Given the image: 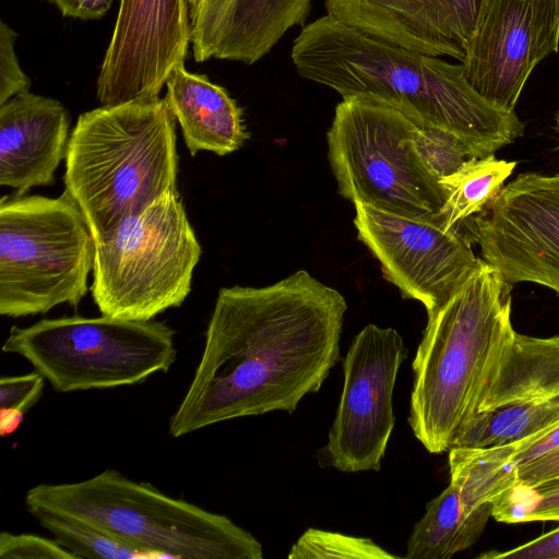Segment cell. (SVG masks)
Returning a JSON list of instances; mask_svg holds the SVG:
<instances>
[{"label":"cell","mask_w":559,"mask_h":559,"mask_svg":"<svg viewBox=\"0 0 559 559\" xmlns=\"http://www.w3.org/2000/svg\"><path fill=\"white\" fill-rule=\"evenodd\" d=\"M358 239L379 261L384 278L427 314L443 305L478 266L463 224L441 217H412L355 203Z\"/></svg>","instance_id":"10"},{"label":"cell","mask_w":559,"mask_h":559,"mask_svg":"<svg viewBox=\"0 0 559 559\" xmlns=\"http://www.w3.org/2000/svg\"><path fill=\"white\" fill-rule=\"evenodd\" d=\"M69 127L67 108L50 97L26 92L0 105V185L17 194L52 185Z\"/></svg>","instance_id":"16"},{"label":"cell","mask_w":559,"mask_h":559,"mask_svg":"<svg viewBox=\"0 0 559 559\" xmlns=\"http://www.w3.org/2000/svg\"><path fill=\"white\" fill-rule=\"evenodd\" d=\"M2 352L25 358L61 393L141 383L176 361L165 322L108 316L44 319L13 326Z\"/></svg>","instance_id":"9"},{"label":"cell","mask_w":559,"mask_h":559,"mask_svg":"<svg viewBox=\"0 0 559 559\" xmlns=\"http://www.w3.org/2000/svg\"><path fill=\"white\" fill-rule=\"evenodd\" d=\"M201 253L179 192L166 194L95 241L94 302L103 316L153 320L186 300Z\"/></svg>","instance_id":"8"},{"label":"cell","mask_w":559,"mask_h":559,"mask_svg":"<svg viewBox=\"0 0 559 559\" xmlns=\"http://www.w3.org/2000/svg\"><path fill=\"white\" fill-rule=\"evenodd\" d=\"M95 240L70 195H4L0 202V314L20 318L87 293Z\"/></svg>","instance_id":"7"},{"label":"cell","mask_w":559,"mask_h":559,"mask_svg":"<svg viewBox=\"0 0 559 559\" xmlns=\"http://www.w3.org/2000/svg\"><path fill=\"white\" fill-rule=\"evenodd\" d=\"M0 557L2 559H79L55 538L8 532H2L0 535Z\"/></svg>","instance_id":"28"},{"label":"cell","mask_w":559,"mask_h":559,"mask_svg":"<svg viewBox=\"0 0 559 559\" xmlns=\"http://www.w3.org/2000/svg\"><path fill=\"white\" fill-rule=\"evenodd\" d=\"M199 3H200V0H189L190 15H192L194 13V11L197 10Z\"/></svg>","instance_id":"36"},{"label":"cell","mask_w":559,"mask_h":559,"mask_svg":"<svg viewBox=\"0 0 559 559\" xmlns=\"http://www.w3.org/2000/svg\"><path fill=\"white\" fill-rule=\"evenodd\" d=\"M514 442L485 447H452L449 450L450 484L466 514L492 503L518 483Z\"/></svg>","instance_id":"21"},{"label":"cell","mask_w":559,"mask_h":559,"mask_svg":"<svg viewBox=\"0 0 559 559\" xmlns=\"http://www.w3.org/2000/svg\"><path fill=\"white\" fill-rule=\"evenodd\" d=\"M559 480V449L518 467V483L527 488Z\"/></svg>","instance_id":"33"},{"label":"cell","mask_w":559,"mask_h":559,"mask_svg":"<svg viewBox=\"0 0 559 559\" xmlns=\"http://www.w3.org/2000/svg\"><path fill=\"white\" fill-rule=\"evenodd\" d=\"M485 0H325L326 15L364 34L462 61Z\"/></svg>","instance_id":"15"},{"label":"cell","mask_w":559,"mask_h":559,"mask_svg":"<svg viewBox=\"0 0 559 559\" xmlns=\"http://www.w3.org/2000/svg\"><path fill=\"white\" fill-rule=\"evenodd\" d=\"M288 558L396 559V556L369 538L309 528L292 546Z\"/></svg>","instance_id":"26"},{"label":"cell","mask_w":559,"mask_h":559,"mask_svg":"<svg viewBox=\"0 0 559 559\" xmlns=\"http://www.w3.org/2000/svg\"><path fill=\"white\" fill-rule=\"evenodd\" d=\"M326 139L343 198L418 218L439 214L445 199L439 180L474 157L455 135L370 94L336 105Z\"/></svg>","instance_id":"4"},{"label":"cell","mask_w":559,"mask_h":559,"mask_svg":"<svg viewBox=\"0 0 559 559\" xmlns=\"http://www.w3.org/2000/svg\"><path fill=\"white\" fill-rule=\"evenodd\" d=\"M17 33L0 22V105L12 97L29 92L31 80L20 67L14 44Z\"/></svg>","instance_id":"29"},{"label":"cell","mask_w":559,"mask_h":559,"mask_svg":"<svg viewBox=\"0 0 559 559\" xmlns=\"http://www.w3.org/2000/svg\"><path fill=\"white\" fill-rule=\"evenodd\" d=\"M164 97L181 128L192 156L209 151L219 156L239 150L249 138L242 109L221 85L181 66L166 82Z\"/></svg>","instance_id":"17"},{"label":"cell","mask_w":559,"mask_h":559,"mask_svg":"<svg viewBox=\"0 0 559 559\" xmlns=\"http://www.w3.org/2000/svg\"><path fill=\"white\" fill-rule=\"evenodd\" d=\"M518 467L559 449V421L533 436L515 441Z\"/></svg>","instance_id":"32"},{"label":"cell","mask_w":559,"mask_h":559,"mask_svg":"<svg viewBox=\"0 0 559 559\" xmlns=\"http://www.w3.org/2000/svg\"><path fill=\"white\" fill-rule=\"evenodd\" d=\"M559 49V0H485L461 61L472 86L515 111L527 79Z\"/></svg>","instance_id":"13"},{"label":"cell","mask_w":559,"mask_h":559,"mask_svg":"<svg viewBox=\"0 0 559 559\" xmlns=\"http://www.w3.org/2000/svg\"><path fill=\"white\" fill-rule=\"evenodd\" d=\"M234 3L235 0H200L191 15V44L197 62L213 58L218 34Z\"/></svg>","instance_id":"27"},{"label":"cell","mask_w":559,"mask_h":559,"mask_svg":"<svg viewBox=\"0 0 559 559\" xmlns=\"http://www.w3.org/2000/svg\"><path fill=\"white\" fill-rule=\"evenodd\" d=\"M45 377L38 371L0 379V408H13L26 414L43 395Z\"/></svg>","instance_id":"30"},{"label":"cell","mask_w":559,"mask_h":559,"mask_svg":"<svg viewBox=\"0 0 559 559\" xmlns=\"http://www.w3.org/2000/svg\"><path fill=\"white\" fill-rule=\"evenodd\" d=\"M24 413L13 408H0L1 437L12 435L22 424Z\"/></svg>","instance_id":"35"},{"label":"cell","mask_w":559,"mask_h":559,"mask_svg":"<svg viewBox=\"0 0 559 559\" xmlns=\"http://www.w3.org/2000/svg\"><path fill=\"white\" fill-rule=\"evenodd\" d=\"M512 285L481 259L465 283L427 314L412 364L408 424L430 453L449 451L459 430L477 413L489 377L515 331Z\"/></svg>","instance_id":"3"},{"label":"cell","mask_w":559,"mask_h":559,"mask_svg":"<svg viewBox=\"0 0 559 559\" xmlns=\"http://www.w3.org/2000/svg\"><path fill=\"white\" fill-rule=\"evenodd\" d=\"M27 510L91 525L155 558L262 559V546L226 515L163 493L117 469L76 483L39 484Z\"/></svg>","instance_id":"6"},{"label":"cell","mask_w":559,"mask_h":559,"mask_svg":"<svg viewBox=\"0 0 559 559\" xmlns=\"http://www.w3.org/2000/svg\"><path fill=\"white\" fill-rule=\"evenodd\" d=\"M407 349L392 328L366 325L343 364L344 383L323 451L331 466L356 473L381 468L394 428L392 396Z\"/></svg>","instance_id":"11"},{"label":"cell","mask_w":559,"mask_h":559,"mask_svg":"<svg viewBox=\"0 0 559 559\" xmlns=\"http://www.w3.org/2000/svg\"><path fill=\"white\" fill-rule=\"evenodd\" d=\"M33 515L60 545L78 558H155L151 552L79 521L45 512Z\"/></svg>","instance_id":"24"},{"label":"cell","mask_w":559,"mask_h":559,"mask_svg":"<svg viewBox=\"0 0 559 559\" xmlns=\"http://www.w3.org/2000/svg\"><path fill=\"white\" fill-rule=\"evenodd\" d=\"M516 165V162L497 159L490 154L468 158L455 171L443 176L439 183L445 199L439 216L445 227L456 226L484 211Z\"/></svg>","instance_id":"22"},{"label":"cell","mask_w":559,"mask_h":559,"mask_svg":"<svg viewBox=\"0 0 559 559\" xmlns=\"http://www.w3.org/2000/svg\"><path fill=\"white\" fill-rule=\"evenodd\" d=\"M559 401V335L514 331L483 392L477 412L508 404Z\"/></svg>","instance_id":"18"},{"label":"cell","mask_w":559,"mask_h":559,"mask_svg":"<svg viewBox=\"0 0 559 559\" xmlns=\"http://www.w3.org/2000/svg\"><path fill=\"white\" fill-rule=\"evenodd\" d=\"M346 310L338 290L305 270L263 287L221 288L169 433L179 438L239 417L293 413L338 361Z\"/></svg>","instance_id":"1"},{"label":"cell","mask_w":559,"mask_h":559,"mask_svg":"<svg viewBox=\"0 0 559 559\" xmlns=\"http://www.w3.org/2000/svg\"><path fill=\"white\" fill-rule=\"evenodd\" d=\"M555 129L559 135V110L557 111L556 114V126H555Z\"/></svg>","instance_id":"37"},{"label":"cell","mask_w":559,"mask_h":559,"mask_svg":"<svg viewBox=\"0 0 559 559\" xmlns=\"http://www.w3.org/2000/svg\"><path fill=\"white\" fill-rule=\"evenodd\" d=\"M478 558L559 559V526L515 548L487 552Z\"/></svg>","instance_id":"31"},{"label":"cell","mask_w":559,"mask_h":559,"mask_svg":"<svg viewBox=\"0 0 559 559\" xmlns=\"http://www.w3.org/2000/svg\"><path fill=\"white\" fill-rule=\"evenodd\" d=\"M491 516L510 524L559 521V480L537 488L513 486L493 501Z\"/></svg>","instance_id":"25"},{"label":"cell","mask_w":559,"mask_h":559,"mask_svg":"<svg viewBox=\"0 0 559 559\" xmlns=\"http://www.w3.org/2000/svg\"><path fill=\"white\" fill-rule=\"evenodd\" d=\"M176 122L160 97L80 115L68 142L64 191L95 241L178 192Z\"/></svg>","instance_id":"5"},{"label":"cell","mask_w":559,"mask_h":559,"mask_svg":"<svg viewBox=\"0 0 559 559\" xmlns=\"http://www.w3.org/2000/svg\"><path fill=\"white\" fill-rule=\"evenodd\" d=\"M462 224L507 282L538 284L559 296V174L518 175Z\"/></svg>","instance_id":"12"},{"label":"cell","mask_w":559,"mask_h":559,"mask_svg":"<svg viewBox=\"0 0 559 559\" xmlns=\"http://www.w3.org/2000/svg\"><path fill=\"white\" fill-rule=\"evenodd\" d=\"M492 503L469 514L463 510L456 488L449 486L426 507L406 544V559H449L472 547L491 516Z\"/></svg>","instance_id":"20"},{"label":"cell","mask_w":559,"mask_h":559,"mask_svg":"<svg viewBox=\"0 0 559 559\" xmlns=\"http://www.w3.org/2000/svg\"><path fill=\"white\" fill-rule=\"evenodd\" d=\"M312 0H235L213 58L253 64L294 26H304Z\"/></svg>","instance_id":"19"},{"label":"cell","mask_w":559,"mask_h":559,"mask_svg":"<svg viewBox=\"0 0 559 559\" xmlns=\"http://www.w3.org/2000/svg\"><path fill=\"white\" fill-rule=\"evenodd\" d=\"M191 33L189 0H121L96 81L100 105L158 98Z\"/></svg>","instance_id":"14"},{"label":"cell","mask_w":559,"mask_h":559,"mask_svg":"<svg viewBox=\"0 0 559 559\" xmlns=\"http://www.w3.org/2000/svg\"><path fill=\"white\" fill-rule=\"evenodd\" d=\"M63 16L81 20L99 19L107 13L114 0H49Z\"/></svg>","instance_id":"34"},{"label":"cell","mask_w":559,"mask_h":559,"mask_svg":"<svg viewBox=\"0 0 559 559\" xmlns=\"http://www.w3.org/2000/svg\"><path fill=\"white\" fill-rule=\"evenodd\" d=\"M292 60L300 76L342 98L370 94L423 124L459 138L485 157L524 133L515 111L497 107L467 81L462 63L413 51L323 15L302 27Z\"/></svg>","instance_id":"2"},{"label":"cell","mask_w":559,"mask_h":559,"mask_svg":"<svg viewBox=\"0 0 559 559\" xmlns=\"http://www.w3.org/2000/svg\"><path fill=\"white\" fill-rule=\"evenodd\" d=\"M558 421L559 401L508 404L474 414L452 447L485 448L520 441Z\"/></svg>","instance_id":"23"}]
</instances>
